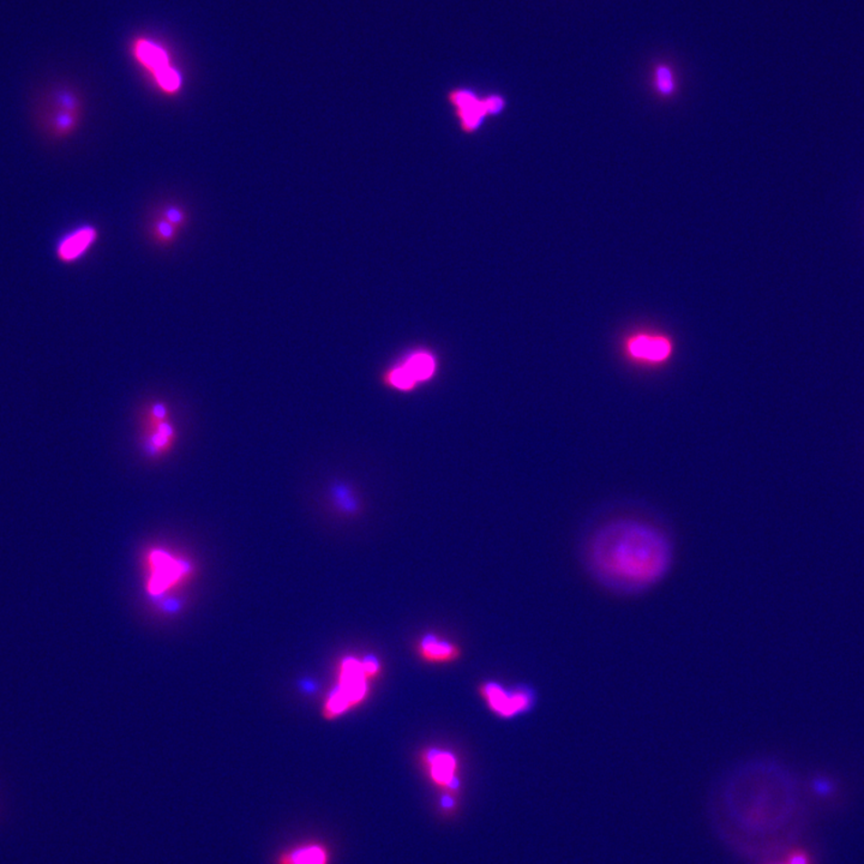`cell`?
I'll return each mask as SVG.
<instances>
[{
  "instance_id": "obj_12",
  "label": "cell",
  "mask_w": 864,
  "mask_h": 864,
  "mask_svg": "<svg viewBox=\"0 0 864 864\" xmlns=\"http://www.w3.org/2000/svg\"><path fill=\"white\" fill-rule=\"evenodd\" d=\"M331 852L327 844L306 840L280 851L273 864H331Z\"/></svg>"
},
{
  "instance_id": "obj_10",
  "label": "cell",
  "mask_w": 864,
  "mask_h": 864,
  "mask_svg": "<svg viewBox=\"0 0 864 864\" xmlns=\"http://www.w3.org/2000/svg\"><path fill=\"white\" fill-rule=\"evenodd\" d=\"M415 651L419 659L427 664H452L463 656L459 646L434 633L420 637L415 646Z\"/></svg>"
},
{
  "instance_id": "obj_4",
  "label": "cell",
  "mask_w": 864,
  "mask_h": 864,
  "mask_svg": "<svg viewBox=\"0 0 864 864\" xmlns=\"http://www.w3.org/2000/svg\"><path fill=\"white\" fill-rule=\"evenodd\" d=\"M132 55L143 66L155 83L166 94H176L182 88V73L172 64L168 51L160 43L148 38H138L131 45Z\"/></svg>"
},
{
  "instance_id": "obj_9",
  "label": "cell",
  "mask_w": 864,
  "mask_h": 864,
  "mask_svg": "<svg viewBox=\"0 0 864 864\" xmlns=\"http://www.w3.org/2000/svg\"><path fill=\"white\" fill-rule=\"evenodd\" d=\"M96 239H98V230L91 225L73 228L62 235L55 243V258L64 264H73L87 254Z\"/></svg>"
},
{
  "instance_id": "obj_13",
  "label": "cell",
  "mask_w": 864,
  "mask_h": 864,
  "mask_svg": "<svg viewBox=\"0 0 864 864\" xmlns=\"http://www.w3.org/2000/svg\"><path fill=\"white\" fill-rule=\"evenodd\" d=\"M653 75H655L653 84H655L656 91L660 95L669 98V96L675 94L677 86H676L674 69L670 65H667V62H660V64L656 65Z\"/></svg>"
},
{
  "instance_id": "obj_1",
  "label": "cell",
  "mask_w": 864,
  "mask_h": 864,
  "mask_svg": "<svg viewBox=\"0 0 864 864\" xmlns=\"http://www.w3.org/2000/svg\"><path fill=\"white\" fill-rule=\"evenodd\" d=\"M581 559L587 576L605 592L644 596L671 573L675 545L670 535L655 523L618 518L590 532L583 542Z\"/></svg>"
},
{
  "instance_id": "obj_15",
  "label": "cell",
  "mask_w": 864,
  "mask_h": 864,
  "mask_svg": "<svg viewBox=\"0 0 864 864\" xmlns=\"http://www.w3.org/2000/svg\"><path fill=\"white\" fill-rule=\"evenodd\" d=\"M456 797V796L450 795V793H446L445 796H442L439 807H441L443 811H449L450 813V811L456 808V801H454Z\"/></svg>"
},
{
  "instance_id": "obj_7",
  "label": "cell",
  "mask_w": 864,
  "mask_h": 864,
  "mask_svg": "<svg viewBox=\"0 0 864 864\" xmlns=\"http://www.w3.org/2000/svg\"><path fill=\"white\" fill-rule=\"evenodd\" d=\"M437 370L434 354L426 350H416L402 358L383 375V382L400 391H411L417 386L430 381Z\"/></svg>"
},
{
  "instance_id": "obj_5",
  "label": "cell",
  "mask_w": 864,
  "mask_h": 864,
  "mask_svg": "<svg viewBox=\"0 0 864 864\" xmlns=\"http://www.w3.org/2000/svg\"><path fill=\"white\" fill-rule=\"evenodd\" d=\"M147 566L149 570L147 592L153 598L164 597L192 573L191 563L162 549L150 550L147 555Z\"/></svg>"
},
{
  "instance_id": "obj_2",
  "label": "cell",
  "mask_w": 864,
  "mask_h": 864,
  "mask_svg": "<svg viewBox=\"0 0 864 864\" xmlns=\"http://www.w3.org/2000/svg\"><path fill=\"white\" fill-rule=\"evenodd\" d=\"M382 666L378 657L347 656L340 660L336 685L324 701L322 714L327 720H334L367 701L370 694V683L381 674Z\"/></svg>"
},
{
  "instance_id": "obj_14",
  "label": "cell",
  "mask_w": 864,
  "mask_h": 864,
  "mask_svg": "<svg viewBox=\"0 0 864 864\" xmlns=\"http://www.w3.org/2000/svg\"><path fill=\"white\" fill-rule=\"evenodd\" d=\"M785 864H811V861L806 852L793 851L786 856Z\"/></svg>"
},
{
  "instance_id": "obj_6",
  "label": "cell",
  "mask_w": 864,
  "mask_h": 864,
  "mask_svg": "<svg viewBox=\"0 0 864 864\" xmlns=\"http://www.w3.org/2000/svg\"><path fill=\"white\" fill-rule=\"evenodd\" d=\"M479 696L497 717L512 719L530 712L537 701L530 688L507 689L500 683L487 681L479 686Z\"/></svg>"
},
{
  "instance_id": "obj_8",
  "label": "cell",
  "mask_w": 864,
  "mask_h": 864,
  "mask_svg": "<svg viewBox=\"0 0 864 864\" xmlns=\"http://www.w3.org/2000/svg\"><path fill=\"white\" fill-rule=\"evenodd\" d=\"M420 762L427 777L436 788L445 790L450 795L457 796L461 790L459 760L453 752L442 748H427L420 754Z\"/></svg>"
},
{
  "instance_id": "obj_11",
  "label": "cell",
  "mask_w": 864,
  "mask_h": 864,
  "mask_svg": "<svg viewBox=\"0 0 864 864\" xmlns=\"http://www.w3.org/2000/svg\"><path fill=\"white\" fill-rule=\"evenodd\" d=\"M627 350L634 360L646 363H663L671 356L672 343L666 336L640 334L628 341Z\"/></svg>"
},
{
  "instance_id": "obj_3",
  "label": "cell",
  "mask_w": 864,
  "mask_h": 864,
  "mask_svg": "<svg viewBox=\"0 0 864 864\" xmlns=\"http://www.w3.org/2000/svg\"><path fill=\"white\" fill-rule=\"evenodd\" d=\"M446 100L460 130L466 135L477 134L486 118L501 116L507 109V100L504 95L480 96L466 87L453 88L446 94Z\"/></svg>"
}]
</instances>
